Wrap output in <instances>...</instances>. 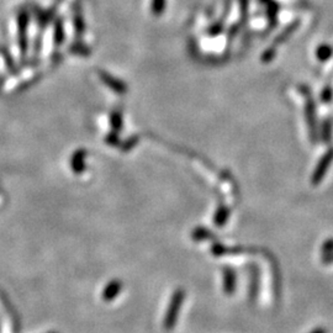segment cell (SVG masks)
<instances>
[{
	"mask_svg": "<svg viewBox=\"0 0 333 333\" xmlns=\"http://www.w3.org/2000/svg\"><path fill=\"white\" fill-rule=\"evenodd\" d=\"M332 53H333L332 47L326 46L325 45V46H321L319 48V51H317V57H319L321 60H326L332 56Z\"/></svg>",
	"mask_w": 333,
	"mask_h": 333,
	"instance_id": "2",
	"label": "cell"
},
{
	"mask_svg": "<svg viewBox=\"0 0 333 333\" xmlns=\"http://www.w3.org/2000/svg\"><path fill=\"white\" fill-rule=\"evenodd\" d=\"M333 158V151H331V152H329L328 154H327V156L325 157V158H323L322 160V163H321V165H320V169L319 171H317V173L316 175H315V181H319L321 179V177H322V174H323V172L327 171V167H328L329 163H331V160Z\"/></svg>",
	"mask_w": 333,
	"mask_h": 333,
	"instance_id": "1",
	"label": "cell"
},
{
	"mask_svg": "<svg viewBox=\"0 0 333 333\" xmlns=\"http://www.w3.org/2000/svg\"><path fill=\"white\" fill-rule=\"evenodd\" d=\"M153 13L159 15L164 9V0H153Z\"/></svg>",
	"mask_w": 333,
	"mask_h": 333,
	"instance_id": "3",
	"label": "cell"
}]
</instances>
